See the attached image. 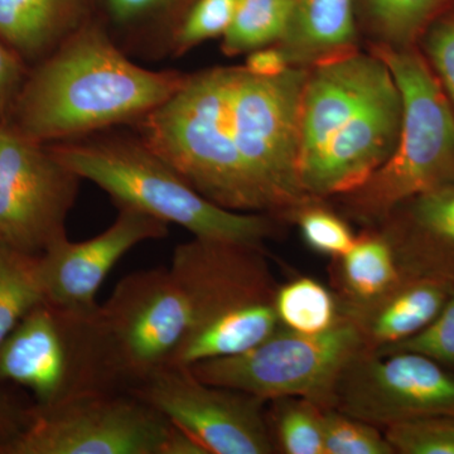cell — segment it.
Here are the masks:
<instances>
[{
  "mask_svg": "<svg viewBox=\"0 0 454 454\" xmlns=\"http://www.w3.org/2000/svg\"><path fill=\"white\" fill-rule=\"evenodd\" d=\"M403 100L395 151L363 186L342 197L346 210L370 227L403 202L454 184V109L422 53L382 44Z\"/></svg>",
  "mask_w": 454,
  "mask_h": 454,
  "instance_id": "cell-6",
  "label": "cell"
},
{
  "mask_svg": "<svg viewBox=\"0 0 454 454\" xmlns=\"http://www.w3.org/2000/svg\"><path fill=\"white\" fill-rule=\"evenodd\" d=\"M115 221L89 240L68 238L51 245L40 255L44 298L65 309H98L97 294L113 268L137 245L168 235V223L130 207H118Z\"/></svg>",
  "mask_w": 454,
  "mask_h": 454,
  "instance_id": "cell-14",
  "label": "cell"
},
{
  "mask_svg": "<svg viewBox=\"0 0 454 454\" xmlns=\"http://www.w3.org/2000/svg\"><path fill=\"white\" fill-rule=\"evenodd\" d=\"M322 201H309L292 215L304 244L319 255L331 260L348 253L356 240V235L342 217L328 210Z\"/></svg>",
  "mask_w": 454,
  "mask_h": 454,
  "instance_id": "cell-28",
  "label": "cell"
},
{
  "mask_svg": "<svg viewBox=\"0 0 454 454\" xmlns=\"http://www.w3.org/2000/svg\"><path fill=\"white\" fill-rule=\"evenodd\" d=\"M357 20L391 47H411L454 0H354Z\"/></svg>",
  "mask_w": 454,
  "mask_h": 454,
  "instance_id": "cell-22",
  "label": "cell"
},
{
  "mask_svg": "<svg viewBox=\"0 0 454 454\" xmlns=\"http://www.w3.org/2000/svg\"><path fill=\"white\" fill-rule=\"evenodd\" d=\"M186 77L136 64L92 20L35 65L7 121L41 145L133 125L166 103Z\"/></svg>",
  "mask_w": 454,
  "mask_h": 454,
  "instance_id": "cell-2",
  "label": "cell"
},
{
  "mask_svg": "<svg viewBox=\"0 0 454 454\" xmlns=\"http://www.w3.org/2000/svg\"><path fill=\"white\" fill-rule=\"evenodd\" d=\"M274 304L280 327L301 334L333 330L348 317L333 288L310 277H297L277 286Z\"/></svg>",
  "mask_w": 454,
  "mask_h": 454,
  "instance_id": "cell-21",
  "label": "cell"
},
{
  "mask_svg": "<svg viewBox=\"0 0 454 454\" xmlns=\"http://www.w3.org/2000/svg\"><path fill=\"white\" fill-rule=\"evenodd\" d=\"M169 270L190 317L172 366L243 354L279 330L278 284L262 247L193 238L176 247Z\"/></svg>",
  "mask_w": 454,
  "mask_h": 454,
  "instance_id": "cell-4",
  "label": "cell"
},
{
  "mask_svg": "<svg viewBox=\"0 0 454 454\" xmlns=\"http://www.w3.org/2000/svg\"><path fill=\"white\" fill-rule=\"evenodd\" d=\"M454 291V282L405 278L389 294L352 317L364 348L378 352L411 339L432 324Z\"/></svg>",
  "mask_w": 454,
  "mask_h": 454,
  "instance_id": "cell-16",
  "label": "cell"
},
{
  "mask_svg": "<svg viewBox=\"0 0 454 454\" xmlns=\"http://www.w3.org/2000/svg\"><path fill=\"white\" fill-rule=\"evenodd\" d=\"M357 17L354 0H291L282 40L292 66L313 67L355 52Z\"/></svg>",
  "mask_w": 454,
  "mask_h": 454,
  "instance_id": "cell-18",
  "label": "cell"
},
{
  "mask_svg": "<svg viewBox=\"0 0 454 454\" xmlns=\"http://www.w3.org/2000/svg\"><path fill=\"white\" fill-rule=\"evenodd\" d=\"M403 100L380 56L356 51L309 67L301 95L298 179L324 201L357 190L395 151Z\"/></svg>",
  "mask_w": 454,
  "mask_h": 454,
  "instance_id": "cell-3",
  "label": "cell"
},
{
  "mask_svg": "<svg viewBox=\"0 0 454 454\" xmlns=\"http://www.w3.org/2000/svg\"><path fill=\"white\" fill-rule=\"evenodd\" d=\"M35 406L25 408L7 391L0 389V454L11 453L18 439L31 426Z\"/></svg>",
  "mask_w": 454,
  "mask_h": 454,
  "instance_id": "cell-32",
  "label": "cell"
},
{
  "mask_svg": "<svg viewBox=\"0 0 454 454\" xmlns=\"http://www.w3.org/2000/svg\"><path fill=\"white\" fill-rule=\"evenodd\" d=\"M98 313L128 391L173 365L190 327L184 292L169 268L125 277Z\"/></svg>",
  "mask_w": 454,
  "mask_h": 454,
  "instance_id": "cell-10",
  "label": "cell"
},
{
  "mask_svg": "<svg viewBox=\"0 0 454 454\" xmlns=\"http://www.w3.org/2000/svg\"><path fill=\"white\" fill-rule=\"evenodd\" d=\"M325 454H394L384 432L337 409H325Z\"/></svg>",
  "mask_w": 454,
  "mask_h": 454,
  "instance_id": "cell-29",
  "label": "cell"
},
{
  "mask_svg": "<svg viewBox=\"0 0 454 454\" xmlns=\"http://www.w3.org/2000/svg\"><path fill=\"white\" fill-rule=\"evenodd\" d=\"M195 0H92L94 20L131 59L169 56L170 41Z\"/></svg>",
  "mask_w": 454,
  "mask_h": 454,
  "instance_id": "cell-19",
  "label": "cell"
},
{
  "mask_svg": "<svg viewBox=\"0 0 454 454\" xmlns=\"http://www.w3.org/2000/svg\"><path fill=\"white\" fill-rule=\"evenodd\" d=\"M160 454H208V452L187 430L169 422Z\"/></svg>",
  "mask_w": 454,
  "mask_h": 454,
  "instance_id": "cell-35",
  "label": "cell"
},
{
  "mask_svg": "<svg viewBox=\"0 0 454 454\" xmlns=\"http://www.w3.org/2000/svg\"><path fill=\"white\" fill-rule=\"evenodd\" d=\"M80 182L49 146L0 122V247L40 256L67 238Z\"/></svg>",
  "mask_w": 454,
  "mask_h": 454,
  "instance_id": "cell-9",
  "label": "cell"
},
{
  "mask_svg": "<svg viewBox=\"0 0 454 454\" xmlns=\"http://www.w3.org/2000/svg\"><path fill=\"white\" fill-rule=\"evenodd\" d=\"M267 422L276 453L325 454V408L306 397L271 400Z\"/></svg>",
  "mask_w": 454,
  "mask_h": 454,
  "instance_id": "cell-24",
  "label": "cell"
},
{
  "mask_svg": "<svg viewBox=\"0 0 454 454\" xmlns=\"http://www.w3.org/2000/svg\"><path fill=\"white\" fill-rule=\"evenodd\" d=\"M364 348L356 324L346 318L328 333L301 334L280 327L255 348L234 356L200 361L188 369L200 380L264 400L306 397L333 408L346 364Z\"/></svg>",
  "mask_w": 454,
  "mask_h": 454,
  "instance_id": "cell-8",
  "label": "cell"
},
{
  "mask_svg": "<svg viewBox=\"0 0 454 454\" xmlns=\"http://www.w3.org/2000/svg\"><path fill=\"white\" fill-rule=\"evenodd\" d=\"M168 419L130 391L35 406L9 454H160Z\"/></svg>",
  "mask_w": 454,
  "mask_h": 454,
  "instance_id": "cell-11",
  "label": "cell"
},
{
  "mask_svg": "<svg viewBox=\"0 0 454 454\" xmlns=\"http://www.w3.org/2000/svg\"><path fill=\"white\" fill-rule=\"evenodd\" d=\"M291 14V0H240L223 37L227 57L247 55L282 40Z\"/></svg>",
  "mask_w": 454,
  "mask_h": 454,
  "instance_id": "cell-25",
  "label": "cell"
},
{
  "mask_svg": "<svg viewBox=\"0 0 454 454\" xmlns=\"http://www.w3.org/2000/svg\"><path fill=\"white\" fill-rule=\"evenodd\" d=\"M240 0H195L173 33L169 56L186 55L203 42L223 38Z\"/></svg>",
  "mask_w": 454,
  "mask_h": 454,
  "instance_id": "cell-26",
  "label": "cell"
},
{
  "mask_svg": "<svg viewBox=\"0 0 454 454\" xmlns=\"http://www.w3.org/2000/svg\"><path fill=\"white\" fill-rule=\"evenodd\" d=\"M130 393L187 430L208 454L276 453L268 428L267 402L207 384L188 367H167Z\"/></svg>",
  "mask_w": 454,
  "mask_h": 454,
  "instance_id": "cell-12",
  "label": "cell"
},
{
  "mask_svg": "<svg viewBox=\"0 0 454 454\" xmlns=\"http://www.w3.org/2000/svg\"><path fill=\"white\" fill-rule=\"evenodd\" d=\"M333 409L379 428L426 415H454V375L415 352L361 348L340 373Z\"/></svg>",
  "mask_w": 454,
  "mask_h": 454,
  "instance_id": "cell-13",
  "label": "cell"
},
{
  "mask_svg": "<svg viewBox=\"0 0 454 454\" xmlns=\"http://www.w3.org/2000/svg\"><path fill=\"white\" fill-rule=\"evenodd\" d=\"M382 429L395 453L454 454V415H426Z\"/></svg>",
  "mask_w": 454,
  "mask_h": 454,
  "instance_id": "cell-27",
  "label": "cell"
},
{
  "mask_svg": "<svg viewBox=\"0 0 454 454\" xmlns=\"http://www.w3.org/2000/svg\"><path fill=\"white\" fill-rule=\"evenodd\" d=\"M309 73L292 66L279 76L260 77L238 66L187 74L166 103L131 127L215 205L292 217L313 201L297 170Z\"/></svg>",
  "mask_w": 454,
  "mask_h": 454,
  "instance_id": "cell-1",
  "label": "cell"
},
{
  "mask_svg": "<svg viewBox=\"0 0 454 454\" xmlns=\"http://www.w3.org/2000/svg\"><path fill=\"white\" fill-rule=\"evenodd\" d=\"M44 301L40 256L0 247V346L18 324Z\"/></svg>",
  "mask_w": 454,
  "mask_h": 454,
  "instance_id": "cell-23",
  "label": "cell"
},
{
  "mask_svg": "<svg viewBox=\"0 0 454 454\" xmlns=\"http://www.w3.org/2000/svg\"><path fill=\"white\" fill-rule=\"evenodd\" d=\"M92 20V0H0V41L37 65Z\"/></svg>",
  "mask_w": 454,
  "mask_h": 454,
  "instance_id": "cell-17",
  "label": "cell"
},
{
  "mask_svg": "<svg viewBox=\"0 0 454 454\" xmlns=\"http://www.w3.org/2000/svg\"><path fill=\"white\" fill-rule=\"evenodd\" d=\"M420 41L424 57L454 109V2L427 28Z\"/></svg>",
  "mask_w": 454,
  "mask_h": 454,
  "instance_id": "cell-31",
  "label": "cell"
},
{
  "mask_svg": "<svg viewBox=\"0 0 454 454\" xmlns=\"http://www.w3.org/2000/svg\"><path fill=\"white\" fill-rule=\"evenodd\" d=\"M373 227L390 241L404 279L454 282V184L403 202Z\"/></svg>",
  "mask_w": 454,
  "mask_h": 454,
  "instance_id": "cell-15",
  "label": "cell"
},
{
  "mask_svg": "<svg viewBox=\"0 0 454 454\" xmlns=\"http://www.w3.org/2000/svg\"><path fill=\"white\" fill-rule=\"evenodd\" d=\"M98 307H35L0 346V382L28 389L40 409L128 391Z\"/></svg>",
  "mask_w": 454,
  "mask_h": 454,
  "instance_id": "cell-7",
  "label": "cell"
},
{
  "mask_svg": "<svg viewBox=\"0 0 454 454\" xmlns=\"http://www.w3.org/2000/svg\"><path fill=\"white\" fill-rule=\"evenodd\" d=\"M330 273L348 318L378 303L404 280L390 241L376 227L356 236L348 252L333 260Z\"/></svg>",
  "mask_w": 454,
  "mask_h": 454,
  "instance_id": "cell-20",
  "label": "cell"
},
{
  "mask_svg": "<svg viewBox=\"0 0 454 454\" xmlns=\"http://www.w3.org/2000/svg\"><path fill=\"white\" fill-rule=\"evenodd\" d=\"M244 67L260 77L279 76L292 67L288 57L279 46H267L247 53Z\"/></svg>",
  "mask_w": 454,
  "mask_h": 454,
  "instance_id": "cell-34",
  "label": "cell"
},
{
  "mask_svg": "<svg viewBox=\"0 0 454 454\" xmlns=\"http://www.w3.org/2000/svg\"><path fill=\"white\" fill-rule=\"evenodd\" d=\"M26 77L22 59L0 41V122L8 121Z\"/></svg>",
  "mask_w": 454,
  "mask_h": 454,
  "instance_id": "cell-33",
  "label": "cell"
},
{
  "mask_svg": "<svg viewBox=\"0 0 454 454\" xmlns=\"http://www.w3.org/2000/svg\"><path fill=\"white\" fill-rule=\"evenodd\" d=\"M52 154L82 179L130 207L186 229L193 238L262 247L276 232L268 215L225 210L208 201L138 134L114 129L51 143Z\"/></svg>",
  "mask_w": 454,
  "mask_h": 454,
  "instance_id": "cell-5",
  "label": "cell"
},
{
  "mask_svg": "<svg viewBox=\"0 0 454 454\" xmlns=\"http://www.w3.org/2000/svg\"><path fill=\"white\" fill-rule=\"evenodd\" d=\"M402 351L424 355L443 366H454V291L439 315L423 331L375 354Z\"/></svg>",
  "mask_w": 454,
  "mask_h": 454,
  "instance_id": "cell-30",
  "label": "cell"
}]
</instances>
